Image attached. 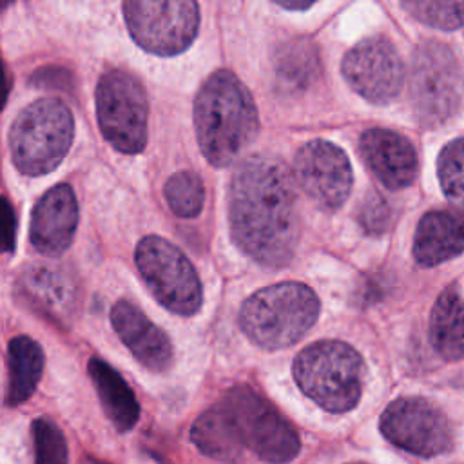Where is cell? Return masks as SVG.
<instances>
[{"mask_svg": "<svg viewBox=\"0 0 464 464\" xmlns=\"http://www.w3.org/2000/svg\"><path fill=\"white\" fill-rule=\"evenodd\" d=\"M228 223L234 243L266 266L286 265L299 243L294 179L285 163L268 154L241 160L230 178Z\"/></svg>", "mask_w": 464, "mask_h": 464, "instance_id": "1", "label": "cell"}, {"mask_svg": "<svg viewBox=\"0 0 464 464\" xmlns=\"http://www.w3.org/2000/svg\"><path fill=\"white\" fill-rule=\"evenodd\" d=\"M196 448L218 460H237L245 450L270 464L290 462L301 448L294 426L254 388L225 392L192 424Z\"/></svg>", "mask_w": 464, "mask_h": 464, "instance_id": "2", "label": "cell"}, {"mask_svg": "<svg viewBox=\"0 0 464 464\" xmlns=\"http://www.w3.org/2000/svg\"><path fill=\"white\" fill-rule=\"evenodd\" d=\"M194 129L212 167H228L256 140L259 116L246 85L228 69L214 71L194 98Z\"/></svg>", "mask_w": 464, "mask_h": 464, "instance_id": "3", "label": "cell"}, {"mask_svg": "<svg viewBox=\"0 0 464 464\" xmlns=\"http://www.w3.org/2000/svg\"><path fill=\"white\" fill-rule=\"evenodd\" d=\"M321 303L304 283L283 281L265 286L239 308L241 332L259 348L281 350L295 344L315 324Z\"/></svg>", "mask_w": 464, "mask_h": 464, "instance_id": "4", "label": "cell"}, {"mask_svg": "<svg viewBox=\"0 0 464 464\" xmlns=\"http://www.w3.org/2000/svg\"><path fill=\"white\" fill-rule=\"evenodd\" d=\"M364 375L361 353L337 339L315 341L294 361V379L301 392L330 413H344L357 406Z\"/></svg>", "mask_w": 464, "mask_h": 464, "instance_id": "5", "label": "cell"}, {"mask_svg": "<svg viewBox=\"0 0 464 464\" xmlns=\"http://www.w3.org/2000/svg\"><path fill=\"white\" fill-rule=\"evenodd\" d=\"M72 138L71 109L56 98L34 100L16 114L11 125V160L22 174H49L67 156Z\"/></svg>", "mask_w": 464, "mask_h": 464, "instance_id": "6", "label": "cell"}, {"mask_svg": "<svg viewBox=\"0 0 464 464\" xmlns=\"http://www.w3.org/2000/svg\"><path fill=\"white\" fill-rule=\"evenodd\" d=\"M102 136L123 154H138L147 145L149 102L143 83L132 72L111 69L98 78L94 91Z\"/></svg>", "mask_w": 464, "mask_h": 464, "instance_id": "7", "label": "cell"}, {"mask_svg": "<svg viewBox=\"0 0 464 464\" xmlns=\"http://www.w3.org/2000/svg\"><path fill=\"white\" fill-rule=\"evenodd\" d=\"M464 94V72L450 47L437 40L422 42L410 71V100L415 116L426 127L446 121Z\"/></svg>", "mask_w": 464, "mask_h": 464, "instance_id": "8", "label": "cell"}, {"mask_svg": "<svg viewBox=\"0 0 464 464\" xmlns=\"http://www.w3.org/2000/svg\"><path fill=\"white\" fill-rule=\"evenodd\" d=\"M136 266L160 304L178 315H194L201 308L203 286L194 265L169 239L145 236L134 250Z\"/></svg>", "mask_w": 464, "mask_h": 464, "instance_id": "9", "label": "cell"}, {"mask_svg": "<svg viewBox=\"0 0 464 464\" xmlns=\"http://www.w3.org/2000/svg\"><path fill=\"white\" fill-rule=\"evenodd\" d=\"M121 7L129 34L150 54H179L198 36L199 5L192 0H129Z\"/></svg>", "mask_w": 464, "mask_h": 464, "instance_id": "10", "label": "cell"}, {"mask_svg": "<svg viewBox=\"0 0 464 464\" xmlns=\"http://www.w3.org/2000/svg\"><path fill=\"white\" fill-rule=\"evenodd\" d=\"M379 426L390 442L419 457H435L453 448L448 417L422 397L395 399L382 411Z\"/></svg>", "mask_w": 464, "mask_h": 464, "instance_id": "11", "label": "cell"}, {"mask_svg": "<svg viewBox=\"0 0 464 464\" xmlns=\"http://www.w3.org/2000/svg\"><path fill=\"white\" fill-rule=\"evenodd\" d=\"M294 181L323 210L334 212L348 199L353 174L344 150L328 140L304 143L294 158Z\"/></svg>", "mask_w": 464, "mask_h": 464, "instance_id": "12", "label": "cell"}, {"mask_svg": "<svg viewBox=\"0 0 464 464\" xmlns=\"http://www.w3.org/2000/svg\"><path fill=\"white\" fill-rule=\"evenodd\" d=\"M346 83L372 103H388L404 83V63L386 36H370L355 44L341 62Z\"/></svg>", "mask_w": 464, "mask_h": 464, "instance_id": "13", "label": "cell"}, {"mask_svg": "<svg viewBox=\"0 0 464 464\" xmlns=\"http://www.w3.org/2000/svg\"><path fill=\"white\" fill-rule=\"evenodd\" d=\"M76 227L78 203L74 190L67 183H60L44 192L33 207L29 239L36 252L56 257L71 246Z\"/></svg>", "mask_w": 464, "mask_h": 464, "instance_id": "14", "label": "cell"}, {"mask_svg": "<svg viewBox=\"0 0 464 464\" xmlns=\"http://www.w3.org/2000/svg\"><path fill=\"white\" fill-rule=\"evenodd\" d=\"M18 290L34 310L56 323L71 321L80 304L76 277L58 263L27 266L18 277Z\"/></svg>", "mask_w": 464, "mask_h": 464, "instance_id": "15", "label": "cell"}, {"mask_svg": "<svg viewBox=\"0 0 464 464\" xmlns=\"http://www.w3.org/2000/svg\"><path fill=\"white\" fill-rule=\"evenodd\" d=\"M359 152L373 176L392 190L406 188L417 176V152L411 141L395 130H364L359 138Z\"/></svg>", "mask_w": 464, "mask_h": 464, "instance_id": "16", "label": "cell"}, {"mask_svg": "<svg viewBox=\"0 0 464 464\" xmlns=\"http://www.w3.org/2000/svg\"><path fill=\"white\" fill-rule=\"evenodd\" d=\"M111 324L120 341L145 368L165 372L172 364L174 350L169 335L130 301L120 299L112 304Z\"/></svg>", "mask_w": 464, "mask_h": 464, "instance_id": "17", "label": "cell"}, {"mask_svg": "<svg viewBox=\"0 0 464 464\" xmlns=\"http://www.w3.org/2000/svg\"><path fill=\"white\" fill-rule=\"evenodd\" d=\"M464 252V218L450 210H431L417 225L413 257L420 266H435Z\"/></svg>", "mask_w": 464, "mask_h": 464, "instance_id": "18", "label": "cell"}, {"mask_svg": "<svg viewBox=\"0 0 464 464\" xmlns=\"http://www.w3.org/2000/svg\"><path fill=\"white\" fill-rule=\"evenodd\" d=\"M87 372L102 408L118 431H129L140 419V404L125 379L103 359L91 357Z\"/></svg>", "mask_w": 464, "mask_h": 464, "instance_id": "19", "label": "cell"}, {"mask_svg": "<svg viewBox=\"0 0 464 464\" xmlns=\"http://www.w3.org/2000/svg\"><path fill=\"white\" fill-rule=\"evenodd\" d=\"M321 60L315 44L304 36L279 44L272 56L276 87L285 92L306 89L319 74Z\"/></svg>", "mask_w": 464, "mask_h": 464, "instance_id": "20", "label": "cell"}, {"mask_svg": "<svg viewBox=\"0 0 464 464\" xmlns=\"http://www.w3.org/2000/svg\"><path fill=\"white\" fill-rule=\"evenodd\" d=\"M44 350L29 335H16L7 344V406L25 402L36 390L44 372Z\"/></svg>", "mask_w": 464, "mask_h": 464, "instance_id": "21", "label": "cell"}, {"mask_svg": "<svg viewBox=\"0 0 464 464\" xmlns=\"http://www.w3.org/2000/svg\"><path fill=\"white\" fill-rule=\"evenodd\" d=\"M430 343L444 359H464V299L453 288L442 292L431 308Z\"/></svg>", "mask_w": 464, "mask_h": 464, "instance_id": "22", "label": "cell"}, {"mask_svg": "<svg viewBox=\"0 0 464 464\" xmlns=\"http://www.w3.org/2000/svg\"><path fill=\"white\" fill-rule=\"evenodd\" d=\"M163 196L178 218H196L205 205V185L196 172L179 170L165 181Z\"/></svg>", "mask_w": 464, "mask_h": 464, "instance_id": "23", "label": "cell"}, {"mask_svg": "<svg viewBox=\"0 0 464 464\" xmlns=\"http://www.w3.org/2000/svg\"><path fill=\"white\" fill-rule=\"evenodd\" d=\"M437 174L446 198L464 210V136L450 141L440 150Z\"/></svg>", "mask_w": 464, "mask_h": 464, "instance_id": "24", "label": "cell"}, {"mask_svg": "<svg viewBox=\"0 0 464 464\" xmlns=\"http://www.w3.org/2000/svg\"><path fill=\"white\" fill-rule=\"evenodd\" d=\"M413 18L426 25L453 31L464 25V2H402Z\"/></svg>", "mask_w": 464, "mask_h": 464, "instance_id": "25", "label": "cell"}, {"mask_svg": "<svg viewBox=\"0 0 464 464\" xmlns=\"http://www.w3.org/2000/svg\"><path fill=\"white\" fill-rule=\"evenodd\" d=\"M34 464H69L67 440L62 430L49 419H36L33 422Z\"/></svg>", "mask_w": 464, "mask_h": 464, "instance_id": "26", "label": "cell"}, {"mask_svg": "<svg viewBox=\"0 0 464 464\" xmlns=\"http://www.w3.org/2000/svg\"><path fill=\"white\" fill-rule=\"evenodd\" d=\"M392 219L388 201L379 194H368L359 207V223L368 234H382Z\"/></svg>", "mask_w": 464, "mask_h": 464, "instance_id": "27", "label": "cell"}, {"mask_svg": "<svg viewBox=\"0 0 464 464\" xmlns=\"http://www.w3.org/2000/svg\"><path fill=\"white\" fill-rule=\"evenodd\" d=\"M2 228H4V236H2L4 252H13L16 243V214L7 198H4L2 201Z\"/></svg>", "mask_w": 464, "mask_h": 464, "instance_id": "28", "label": "cell"}, {"mask_svg": "<svg viewBox=\"0 0 464 464\" xmlns=\"http://www.w3.org/2000/svg\"><path fill=\"white\" fill-rule=\"evenodd\" d=\"M277 5L279 7H283V9H288V11H304V9H308V7H312L314 5V2H301V4H295V2H277Z\"/></svg>", "mask_w": 464, "mask_h": 464, "instance_id": "29", "label": "cell"}, {"mask_svg": "<svg viewBox=\"0 0 464 464\" xmlns=\"http://www.w3.org/2000/svg\"><path fill=\"white\" fill-rule=\"evenodd\" d=\"M350 464H366V462H350Z\"/></svg>", "mask_w": 464, "mask_h": 464, "instance_id": "30", "label": "cell"}]
</instances>
